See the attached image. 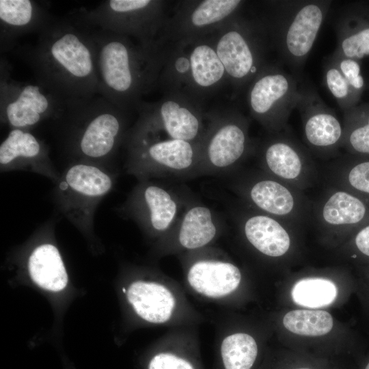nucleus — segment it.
<instances>
[{
	"instance_id": "20e7f679",
	"label": "nucleus",
	"mask_w": 369,
	"mask_h": 369,
	"mask_svg": "<svg viewBox=\"0 0 369 369\" xmlns=\"http://www.w3.org/2000/svg\"><path fill=\"white\" fill-rule=\"evenodd\" d=\"M262 19L271 43L280 59L299 80L318 34L332 4L331 1H266Z\"/></svg>"
},
{
	"instance_id": "f704fd0d",
	"label": "nucleus",
	"mask_w": 369,
	"mask_h": 369,
	"mask_svg": "<svg viewBox=\"0 0 369 369\" xmlns=\"http://www.w3.org/2000/svg\"><path fill=\"white\" fill-rule=\"evenodd\" d=\"M148 369H195L186 359L171 353H160L150 360Z\"/></svg>"
},
{
	"instance_id": "aec40b11",
	"label": "nucleus",
	"mask_w": 369,
	"mask_h": 369,
	"mask_svg": "<svg viewBox=\"0 0 369 369\" xmlns=\"http://www.w3.org/2000/svg\"><path fill=\"white\" fill-rule=\"evenodd\" d=\"M220 217L189 193L184 209L174 226L164 235L187 250H196L210 243L221 230Z\"/></svg>"
},
{
	"instance_id": "393cba45",
	"label": "nucleus",
	"mask_w": 369,
	"mask_h": 369,
	"mask_svg": "<svg viewBox=\"0 0 369 369\" xmlns=\"http://www.w3.org/2000/svg\"><path fill=\"white\" fill-rule=\"evenodd\" d=\"M31 278L44 289L57 292L68 283V275L57 247L52 243L38 244L27 258Z\"/></svg>"
},
{
	"instance_id": "c85d7f7f",
	"label": "nucleus",
	"mask_w": 369,
	"mask_h": 369,
	"mask_svg": "<svg viewBox=\"0 0 369 369\" xmlns=\"http://www.w3.org/2000/svg\"><path fill=\"white\" fill-rule=\"evenodd\" d=\"M284 326L300 336H320L329 333L333 325L331 315L321 310H292L285 314Z\"/></svg>"
},
{
	"instance_id": "f257e3e1",
	"label": "nucleus",
	"mask_w": 369,
	"mask_h": 369,
	"mask_svg": "<svg viewBox=\"0 0 369 369\" xmlns=\"http://www.w3.org/2000/svg\"><path fill=\"white\" fill-rule=\"evenodd\" d=\"M36 44L22 50L40 85L66 100L98 94L90 29L74 17L52 16Z\"/></svg>"
},
{
	"instance_id": "2f4dec72",
	"label": "nucleus",
	"mask_w": 369,
	"mask_h": 369,
	"mask_svg": "<svg viewBox=\"0 0 369 369\" xmlns=\"http://www.w3.org/2000/svg\"><path fill=\"white\" fill-rule=\"evenodd\" d=\"M343 128L341 146L357 153L369 154V113L363 122H357L345 115Z\"/></svg>"
},
{
	"instance_id": "412c9836",
	"label": "nucleus",
	"mask_w": 369,
	"mask_h": 369,
	"mask_svg": "<svg viewBox=\"0 0 369 369\" xmlns=\"http://www.w3.org/2000/svg\"><path fill=\"white\" fill-rule=\"evenodd\" d=\"M51 17L48 8L38 1L0 0L1 52L12 49L19 37L38 33Z\"/></svg>"
},
{
	"instance_id": "5701e85b",
	"label": "nucleus",
	"mask_w": 369,
	"mask_h": 369,
	"mask_svg": "<svg viewBox=\"0 0 369 369\" xmlns=\"http://www.w3.org/2000/svg\"><path fill=\"white\" fill-rule=\"evenodd\" d=\"M241 279V271L235 264L211 258L194 261L187 273L190 286L198 293L210 298H219L232 292Z\"/></svg>"
},
{
	"instance_id": "423d86ee",
	"label": "nucleus",
	"mask_w": 369,
	"mask_h": 369,
	"mask_svg": "<svg viewBox=\"0 0 369 369\" xmlns=\"http://www.w3.org/2000/svg\"><path fill=\"white\" fill-rule=\"evenodd\" d=\"M235 94L247 87L267 64L268 33L262 20L239 13L209 36Z\"/></svg>"
},
{
	"instance_id": "a211bd4d",
	"label": "nucleus",
	"mask_w": 369,
	"mask_h": 369,
	"mask_svg": "<svg viewBox=\"0 0 369 369\" xmlns=\"http://www.w3.org/2000/svg\"><path fill=\"white\" fill-rule=\"evenodd\" d=\"M269 135L258 149L262 171L297 189L305 187L311 176L306 150L282 132Z\"/></svg>"
},
{
	"instance_id": "b1692460",
	"label": "nucleus",
	"mask_w": 369,
	"mask_h": 369,
	"mask_svg": "<svg viewBox=\"0 0 369 369\" xmlns=\"http://www.w3.org/2000/svg\"><path fill=\"white\" fill-rule=\"evenodd\" d=\"M127 299L141 318L152 323L167 321L175 306V299L170 290L151 282L139 280L131 284Z\"/></svg>"
},
{
	"instance_id": "6e6552de",
	"label": "nucleus",
	"mask_w": 369,
	"mask_h": 369,
	"mask_svg": "<svg viewBox=\"0 0 369 369\" xmlns=\"http://www.w3.org/2000/svg\"><path fill=\"white\" fill-rule=\"evenodd\" d=\"M161 0H107L73 14L89 28L126 36L144 48L161 51L159 39L169 14Z\"/></svg>"
},
{
	"instance_id": "72a5a7b5",
	"label": "nucleus",
	"mask_w": 369,
	"mask_h": 369,
	"mask_svg": "<svg viewBox=\"0 0 369 369\" xmlns=\"http://www.w3.org/2000/svg\"><path fill=\"white\" fill-rule=\"evenodd\" d=\"M343 180L351 189L369 195V161L353 165L346 171Z\"/></svg>"
},
{
	"instance_id": "7c9ffc66",
	"label": "nucleus",
	"mask_w": 369,
	"mask_h": 369,
	"mask_svg": "<svg viewBox=\"0 0 369 369\" xmlns=\"http://www.w3.org/2000/svg\"><path fill=\"white\" fill-rule=\"evenodd\" d=\"M324 81L328 90L344 111L351 107L355 92L329 55L323 63Z\"/></svg>"
},
{
	"instance_id": "bb28decb",
	"label": "nucleus",
	"mask_w": 369,
	"mask_h": 369,
	"mask_svg": "<svg viewBox=\"0 0 369 369\" xmlns=\"http://www.w3.org/2000/svg\"><path fill=\"white\" fill-rule=\"evenodd\" d=\"M221 355L225 369H251L258 355V346L250 335L234 333L223 340Z\"/></svg>"
},
{
	"instance_id": "1a4fd4ad",
	"label": "nucleus",
	"mask_w": 369,
	"mask_h": 369,
	"mask_svg": "<svg viewBox=\"0 0 369 369\" xmlns=\"http://www.w3.org/2000/svg\"><path fill=\"white\" fill-rule=\"evenodd\" d=\"M125 169L137 180L200 176V143L161 137L126 140Z\"/></svg>"
},
{
	"instance_id": "7ed1b4c3",
	"label": "nucleus",
	"mask_w": 369,
	"mask_h": 369,
	"mask_svg": "<svg viewBox=\"0 0 369 369\" xmlns=\"http://www.w3.org/2000/svg\"><path fill=\"white\" fill-rule=\"evenodd\" d=\"M130 114L102 96L65 100L54 120L72 161L110 167L132 126Z\"/></svg>"
},
{
	"instance_id": "e433bc0d",
	"label": "nucleus",
	"mask_w": 369,
	"mask_h": 369,
	"mask_svg": "<svg viewBox=\"0 0 369 369\" xmlns=\"http://www.w3.org/2000/svg\"><path fill=\"white\" fill-rule=\"evenodd\" d=\"M364 369H369V361H368V364L366 365Z\"/></svg>"
},
{
	"instance_id": "c9c22d12",
	"label": "nucleus",
	"mask_w": 369,
	"mask_h": 369,
	"mask_svg": "<svg viewBox=\"0 0 369 369\" xmlns=\"http://www.w3.org/2000/svg\"><path fill=\"white\" fill-rule=\"evenodd\" d=\"M355 243L361 253L369 256V225L359 231L355 236Z\"/></svg>"
},
{
	"instance_id": "0eeeda50",
	"label": "nucleus",
	"mask_w": 369,
	"mask_h": 369,
	"mask_svg": "<svg viewBox=\"0 0 369 369\" xmlns=\"http://www.w3.org/2000/svg\"><path fill=\"white\" fill-rule=\"evenodd\" d=\"M116 178V172L109 167L72 161L55 182L53 198L55 207L80 230L90 234L96 208L113 190Z\"/></svg>"
},
{
	"instance_id": "dca6fc26",
	"label": "nucleus",
	"mask_w": 369,
	"mask_h": 369,
	"mask_svg": "<svg viewBox=\"0 0 369 369\" xmlns=\"http://www.w3.org/2000/svg\"><path fill=\"white\" fill-rule=\"evenodd\" d=\"M230 188L249 208L284 222L303 213L298 189L263 171L236 177Z\"/></svg>"
},
{
	"instance_id": "a878e982",
	"label": "nucleus",
	"mask_w": 369,
	"mask_h": 369,
	"mask_svg": "<svg viewBox=\"0 0 369 369\" xmlns=\"http://www.w3.org/2000/svg\"><path fill=\"white\" fill-rule=\"evenodd\" d=\"M367 207L357 197L344 189L331 190L318 209L319 223L339 229L360 223L366 216Z\"/></svg>"
},
{
	"instance_id": "473e14b6",
	"label": "nucleus",
	"mask_w": 369,
	"mask_h": 369,
	"mask_svg": "<svg viewBox=\"0 0 369 369\" xmlns=\"http://www.w3.org/2000/svg\"><path fill=\"white\" fill-rule=\"evenodd\" d=\"M329 55L353 90L355 92L361 90L364 82L356 59L346 57L336 51Z\"/></svg>"
},
{
	"instance_id": "4c0bfd02",
	"label": "nucleus",
	"mask_w": 369,
	"mask_h": 369,
	"mask_svg": "<svg viewBox=\"0 0 369 369\" xmlns=\"http://www.w3.org/2000/svg\"><path fill=\"white\" fill-rule=\"evenodd\" d=\"M296 369H311V368L302 367V368H296Z\"/></svg>"
},
{
	"instance_id": "f03ea898",
	"label": "nucleus",
	"mask_w": 369,
	"mask_h": 369,
	"mask_svg": "<svg viewBox=\"0 0 369 369\" xmlns=\"http://www.w3.org/2000/svg\"><path fill=\"white\" fill-rule=\"evenodd\" d=\"M90 29L98 94L128 113L158 86L162 53L147 49L126 36Z\"/></svg>"
},
{
	"instance_id": "39448f33",
	"label": "nucleus",
	"mask_w": 369,
	"mask_h": 369,
	"mask_svg": "<svg viewBox=\"0 0 369 369\" xmlns=\"http://www.w3.org/2000/svg\"><path fill=\"white\" fill-rule=\"evenodd\" d=\"M228 82L225 68L209 36L163 48L158 86L182 94L202 105Z\"/></svg>"
},
{
	"instance_id": "f8f14e48",
	"label": "nucleus",
	"mask_w": 369,
	"mask_h": 369,
	"mask_svg": "<svg viewBox=\"0 0 369 369\" xmlns=\"http://www.w3.org/2000/svg\"><path fill=\"white\" fill-rule=\"evenodd\" d=\"M65 100L37 82L12 79L8 61L0 63V119L10 129L31 131L49 119L55 120L61 113Z\"/></svg>"
},
{
	"instance_id": "4468645a",
	"label": "nucleus",
	"mask_w": 369,
	"mask_h": 369,
	"mask_svg": "<svg viewBox=\"0 0 369 369\" xmlns=\"http://www.w3.org/2000/svg\"><path fill=\"white\" fill-rule=\"evenodd\" d=\"M244 3L241 0L178 1L167 16L159 46L187 44L210 36L238 14Z\"/></svg>"
},
{
	"instance_id": "6ab92c4d",
	"label": "nucleus",
	"mask_w": 369,
	"mask_h": 369,
	"mask_svg": "<svg viewBox=\"0 0 369 369\" xmlns=\"http://www.w3.org/2000/svg\"><path fill=\"white\" fill-rule=\"evenodd\" d=\"M1 172L26 171L54 182L60 173L53 165L47 146L31 131L10 129L0 145Z\"/></svg>"
},
{
	"instance_id": "c756f323",
	"label": "nucleus",
	"mask_w": 369,
	"mask_h": 369,
	"mask_svg": "<svg viewBox=\"0 0 369 369\" xmlns=\"http://www.w3.org/2000/svg\"><path fill=\"white\" fill-rule=\"evenodd\" d=\"M337 46L334 51L348 58L369 55V25L356 29L334 22Z\"/></svg>"
},
{
	"instance_id": "cd10ccee",
	"label": "nucleus",
	"mask_w": 369,
	"mask_h": 369,
	"mask_svg": "<svg viewBox=\"0 0 369 369\" xmlns=\"http://www.w3.org/2000/svg\"><path fill=\"white\" fill-rule=\"evenodd\" d=\"M294 302L310 308L325 307L333 302L337 295L335 284L323 278H305L297 282L291 292Z\"/></svg>"
},
{
	"instance_id": "2eb2a0df",
	"label": "nucleus",
	"mask_w": 369,
	"mask_h": 369,
	"mask_svg": "<svg viewBox=\"0 0 369 369\" xmlns=\"http://www.w3.org/2000/svg\"><path fill=\"white\" fill-rule=\"evenodd\" d=\"M188 195L154 180H138L117 211L149 234L163 236L178 221Z\"/></svg>"
},
{
	"instance_id": "4be33fe9",
	"label": "nucleus",
	"mask_w": 369,
	"mask_h": 369,
	"mask_svg": "<svg viewBox=\"0 0 369 369\" xmlns=\"http://www.w3.org/2000/svg\"><path fill=\"white\" fill-rule=\"evenodd\" d=\"M238 216L243 234L248 243L262 254L276 258L286 254L291 239L282 220L251 208Z\"/></svg>"
},
{
	"instance_id": "ddd939ff",
	"label": "nucleus",
	"mask_w": 369,
	"mask_h": 369,
	"mask_svg": "<svg viewBox=\"0 0 369 369\" xmlns=\"http://www.w3.org/2000/svg\"><path fill=\"white\" fill-rule=\"evenodd\" d=\"M299 92V80L295 76L267 63L247 87L250 115L269 134L282 132L296 109Z\"/></svg>"
},
{
	"instance_id": "9d476101",
	"label": "nucleus",
	"mask_w": 369,
	"mask_h": 369,
	"mask_svg": "<svg viewBox=\"0 0 369 369\" xmlns=\"http://www.w3.org/2000/svg\"><path fill=\"white\" fill-rule=\"evenodd\" d=\"M128 139L161 137L200 143L207 128L202 105L177 92H163L155 102H143Z\"/></svg>"
},
{
	"instance_id": "f3484780",
	"label": "nucleus",
	"mask_w": 369,
	"mask_h": 369,
	"mask_svg": "<svg viewBox=\"0 0 369 369\" xmlns=\"http://www.w3.org/2000/svg\"><path fill=\"white\" fill-rule=\"evenodd\" d=\"M296 109L301 117L309 148L322 156L336 153L342 144L344 128L335 111L323 102L315 87L303 79L299 80Z\"/></svg>"
},
{
	"instance_id": "9b49d317",
	"label": "nucleus",
	"mask_w": 369,
	"mask_h": 369,
	"mask_svg": "<svg viewBox=\"0 0 369 369\" xmlns=\"http://www.w3.org/2000/svg\"><path fill=\"white\" fill-rule=\"evenodd\" d=\"M208 125L200 142V176L231 173L255 150L249 120L236 109L207 113Z\"/></svg>"
}]
</instances>
